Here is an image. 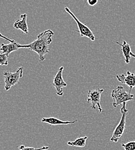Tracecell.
<instances>
[{
    "instance_id": "obj_1",
    "label": "cell",
    "mask_w": 135,
    "mask_h": 150,
    "mask_svg": "<svg viewBox=\"0 0 135 150\" xmlns=\"http://www.w3.org/2000/svg\"><path fill=\"white\" fill-rule=\"evenodd\" d=\"M54 35L52 30H46L40 33L37 39L32 43L23 45L18 44V47L19 49L25 48L35 52L38 54L39 61H43L45 59V55L49 53V46L52 42Z\"/></svg>"
},
{
    "instance_id": "obj_2",
    "label": "cell",
    "mask_w": 135,
    "mask_h": 150,
    "mask_svg": "<svg viewBox=\"0 0 135 150\" xmlns=\"http://www.w3.org/2000/svg\"><path fill=\"white\" fill-rule=\"evenodd\" d=\"M111 96L114 100L113 106L114 108H117L123 103H127L134 100V95L131 94V91H128L124 87L118 86L116 88L112 90Z\"/></svg>"
},
{
    "instance_id": "obj_3",
    "label": "cell",
    "mask_w": 135,
    "mask_h": 150,
    "mask_svg": "<svg viewBox=\"0 0 135 150\" xmlns=\"http://www.w3.org/2000/svg\"><path fill=\"white\" fill-rule=\"evenodd\" d=\"M126 103H122V107L121 109V120L116 127L115 129L114 130L113 135L110 138V141L114 143H117L120 137L122 136L124 132L126 126V117L128 114V110L126 109Z\"/></svg>"
},
{
    "instance_id": "obj_4",
    "label": "cell",
    "mask_w": 135,
    "mask_h": 150,
    "mask_svg": "<svg viewBox=\"0 0 135 150\" xmlns=\"http://www.w3.org/2000/svg\"><path fill=\"white\" fill-rule=\"evenodd\" d=\"M65 11L71 16L74 20L75 21L76 23L77 24V27L78 30H76V31L80 34L81 37H86L90 39L92 42H94L96 39L92 31V30L85 24L81 22L77 17L74 14V13L69 9V8L65 7Z\"/></svg>"
},
{
    "instance_id": "obj_5",
    "label": "cell",
    "mask_w": 135,
    "mask_h": 150,
    "mask_svg": "<svg viewBox=\"0 0 135 150\" xmlns=\"http://www.w3.org/2000/svg\"><path fill=\"white\" fill-rule=\"evenodd\" d=\"M23 67H20L14 73L9 71H5L4 72V76L5 78V91L9 90L12 87L19 83L20 79L23 75Z\"/></svg>"
},
{
    "instance_id": "obj_6",
    "label": "cell",
    "mask_w": 135,
    "mask_h": 150,
    "mask_svg": "<svg viewBox=\"0 0 135 150\" xmlns=\"http://www.w3.org/2000/svg\"><path fill=\"white\" fill-rule=\"evenodd\" d=\"M104 91L103 89H95L88 90L87 95V102L88 103L91 104V109H96V106L98 108L99 112H103V109L100 105L101 95Z\"/></svg>"
},
{
    "instance_id": "obj_7",
    "label": "cell",
    "mask_w": 135,
    "mask_h": 150,
    "mask_svg": "<svg viewBox=\"0 0 135 150\" xmlns=\"http://www.w3.org/2000/svg\"><path fill=\"white\" fill-rule=\"evenodd\" d=\"M64 69V67H61L59 68L57 73L53 79L52 83V86H54L56 89V94L59 96H62L64 95V88L67 86V84L63 79L62 74Z\"/></svg>"
},
{
    "instance_id": "obj_8",
    "label": "cell",
    "mask_w": 135,
    "mask_h": 150,
    "mask_svg": "<svg viewBox=\"0 0 135 150\" xmlns=\"http://www.w3.org/2000/svg\"><path fill=\"white\" fill-rule=\"evenodd\" d=\"M116 77L118 81L129 87V91H131V90L135 87V74L134 73H131L129 71H127V75L121 74L117 75Z\"/></svg>"
},
{
    "instance_id": "obj_9",
    "label": "cell",
    "mask_w": 135,
    "mask_h": 150,
    "mask_svg": "<svg viewBox=\"0 0 135 150\" xmlns=\"http://www.w3.org/2000/svg\"><path fill=\"white\" fill-rule=\"evenodd\" d=\"M21 20H17L14 24L13 27L15 28L21 30L25 34L28 33V28L27 23V14L24 13L20 15Z\"/></svg>"
},
{
    "instance_id": "obj_10",
    "label": "cell",
    "mask_w": 135,
    "mask_h": 150,
    "mask_svg": "<svg viewBox=\"0 0 135 150\" xmlns=\"http://www.w3.org/2000/svg\"><path fill=\"white\" fill-rule=\"evenodd\" d=\"M77 120L73 121H65L61 120L55 117H49V118H43L42 119V122L47 123L50 125H71L74 124L77 122Z\"/></svg>"
},
{
    "instance_id": "obj_11",
    "label": "cell",
    "mask_w": 135,
    "mask_h": 150,
    "mask_svg": "<svg viewBox=\"0 0 135 150\" xmlns=\"http://www.w3.org/2000/svg\"><path fill=\"white\" fill-rule=\"evenodd\" d=\"M116 43L121 47V50L122 52L123 55L124 57V60H125V64H129L130 62L131 58V45L125 40L123 41V43L122 44L119 43L118 42H116Z\"/></svg>"
},
{
    "instance_id": "obj_12",
    "label": "cell",
    "mask_w": 135,
    "mask_h": 150,
    "mask_svg": "<svg viewBox=\"0 0 135 150\" xmlns=\"http://www.w3.org/2000/svg\"><path fill=\"white\" fill-rule=\"evenodd\" d=\"M18 44L16 41L13 42H10L9 44L2 43L1 45L0 50L2 52V53H6L10 54L13 52H16L19 49L18 47Z\"/></svg>"
},
{
    "instance_id": "obj_13",
    "label": "cell",
    "mask_w": 135,
    "mask_h": 150,
    "mask_svg": "<svg viewBox=\"0 0 135 150\" xmlns=\"http://www.w3.org/2000/svg\"><path fill=\"white\" fill-rule=\"evenodd\" d=\"M88 139L87 136L81 137L76 139L74 142H68L67 143L68 145L71 147H84L86 145V141Z\"/></svg>"
},
{
    "instance_id": "obj_14",
    "label": "cell",
    "mask_w": 135,
    "mask_h": 150,
    "mask_svg": "<svg viewBox=\"0 0 135 150\" xmlns=\"http://www.w3.org/2000/svg\"><path fill=\"white\" fill-rule=\"evenodd\" d=\"M9 54L6 53H1L0 54V66L8 65V57Z\"/></svg>"
},
{
    "instance_id": "obj_15",
    "label": "cell",
    "mask_w": 135,
    "mask_h": 150,
    "mask_svg": "<svg viewBox=\"0 0 135 150\" xmlns=\"http://www.w3.org/2000/svg\"><path fill=\"white\" fill-rule=\"evenodd\" d=\"M121 146L125 150H135V141L122 143Z\"/></svg>"
},
{
    "instance_id": "obj_16",
    "label": "cell",
    "mask_w": 135,
    "mask_h": 150,
    "mask_svg": "<svg viewBox=\"0 0 135 150\" xmlns=\"http://www.w3.org/2000/svg\"><path fill=\"white\" fill-rule=\"evenodd\" d=\"M19 148L20 150H48L49 149V147L47 146H43L42 147L39 148V149H35L34 147H25L24 145L20 146Z\"/></svg>"
},
{
    "instance_id": "obj_17",
    "label": "cell",
    "mask_w": 135,
    "mask_h": 150,
    "mask_svg": "<svg viewBox=\"0 0 135 150\" xmlns=\"http://www.w3.org/2000/svg\"><path fill=\"white\" fill-rule=\"evenodd\" d=\"M87 4L91 6H94L98 3V0H87Z\"/></svg>"
},
{
    "instance_id": "obj_18",
    "label": "cell",
    "mask_w": 135,
    "mask_h": 150,
    "mask_svg": "<svg viewBox=\"0 0 135 150\" xmlns=\"http://www.w3.org/2000/svg\"><path fill=\"white\" fill-rule=\"evenodd\" d=\"M0 38H2V39H5V40H8V41H9V42H13L15 41V40H14L10 39H9L8 38L5 37V36L3 35L1 33H0Z\"/></svg>"
},
{
    "instance_id": "obj_19",
    "label": "cell",
    "mask_w": 135,
    "mask_h": 150,
    "mask_svg": "<svg viewBox=\"0 0 135 150\" xmlns=\"http://www.w3.org/2000/svg\"><path fill=\"white\" fill-rule=\"evenodd\" d=\"M131 57H133L134 58H135V54L134 53H133L132 52H131Z\"/></svg>"
}]
</instances>
